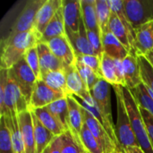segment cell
I'll list each match as a JSON object with an SVG mask.
<instances>
[{"label": "cell", "mask_w": 153, "mask_h": 153, "mask_svg": "<svg viewBox=\"0 0 153 153\" xmlns=\"http://www.w3.org/2000/svg\"><path fill=\"white\" fill-rule=\"evenodd\" d=\"M96 12L99 26L101 35L109 31V21L112 15V10L108 0H96Z\"/></svg>", "instance_id": "836d02e7"}, {"label": "cell", "mask_w": 153, "mask_h": 153, "mask_svg": "<svg viewBox=\"0 0 153 153\" xmlns=\"http://www.w3.org/2000/svg\"><path fill=\"white\" fill-rule=\"evenodd\" d=\"M81 77L82 78L83 82H85V84L87 85L89 91H92L93 88L95 87V85L99 82V81L101 79L100 76L96 74L93 70H91V68L87 67L86 65H82V63L75 61L74 63Z\"/></svg>", "instance_id": "8d00e7d4"}, {"label": "cell", "mask_w": 153, "mask_h": 153, "mask_svg": "<svg viewBox=\"0 0 153 153\" xmlns=\"http://www.w3.org/2000/svg\"><path fill=\"white\" fill-rule=\"evenodd\" d=\"M18 123L24 143L25 153H36L34 127L30 110L18 114Z\"/></svg>", "instance_id": "e0dca14e"}, {"label": "cell", "mask_w": 153, "mask_h": 153, "mask_svg": "<svg viewBox=\"0 0 153 153\" xmlns=\"http://www.w3.org/2000/svg\"><path fill=\"white\" fill-rule=\"evenodd\" d=\"M45 1L46 0H30L25 2L14 17L7 34L2 39L10 35L34 30L36 15Z\"/></svg>", "instance_id": "5b68a950"}, {"label": "cell", "mask_w": 153, "mask_h": 153, "mask_svg": "<svg viewBox=\"0 0 153 153\" xmlns=\"http://www.w3.org/2000/svg\"><path fill=\"white\" fill-rule=\"evenodd\" d=\"M37 50L39 59L40 74L50 71L65 70L64 64L53 54L47 43H39Z\"/></svg>", "instance_id": "ffe728a7"}, {"label": "cell", "mask_w": 153, "mask_h": 153, "mask_svg": "<svg viewBox=\"0 0 153 153\" xmlns=\"http://www.w3.org/2000/svg\"><path fill=\"white\" fill-rule=\"evenodd\" d=\"M124 102L130 118L131 126L139 147L145 153H153V148L151 144L146 126L141 114L140 107L134 99L130 90L127 87H122Z\"/></svg>", "instance_id": "277c9868"}, {"label": "cell", "mask_w": 153, "mask_h": 153, "mask_svg": "<svg viewBox=\"0 0 153 153\" xmlns=\"http://www.w3.org/2000/svg\"><path fill=\"white\" fill-rule=\"evenodd\" d=\"M76 61L82 63L87 67L93 70L96 74H98L100 78V56L97 55H77ZM102 79V78H101Z\"/></svg>", "instance_id": "ab89813d"}, {"label": "cell", "mask_w": 153, "mask_h": 153, "mask_svg": "<svg viewBox=\"0 0 153 153\" xmlns=\"http://www.w3.org/2000/svg\"><path fill=\"white\" fill-rule=\"evenodd\" d=\"M4 119H5L6 126H8V128L11 132L14 153H25L24 143H23V139H22L21 130L19 127L17 116H13L12 117H4Z\"/></svg>", "instance_id": "d6a6232c"}, {"label": "cell", "mask_w": 153, "mask_h": 153, "mask_svg": "<svg viewBox=\"0 0 153 153\" xmlns=\"http://www.w3.org/2000/svg\"><path fill=\"white\" fill-rule=\"evenodd\" d=\"M72 96L78 101V103L85 110H87L89 113H91L100 122V124L108 132V135L113 140V142L117 144V150H118V145H117V136H116V129H115L116 126L114 125V122L111 121L110 119H108L106 117V115L100 109V108L98 107V105L96 104V102L92 99V97L88 100H82V99H80V98H78L76 96H74V95H72Z\"/></svg>", "instance_id": "5bb4252c"}, {"label": "cell", "mask_w": 153, "mask_h": 153, "mask_svg": "<svg viewBox=\"0 0 153 153\" xmlns=\"http://www.w3.org/2000/svg\"><path fill=\"white\" fill-rule=\"evenodd\" d=\"M102 46L103 53L114 59L124 60L128 55H130L129 51L110 31L102 34Z\"/></svg>", "instance_id": "cb8c5ba5"}, {"label": "cell", "mask_w": 153, "mask_h": 153, "mask_svg": "<svg viewBox=\"0 0 153 153\" xmlns=\"http://www.w3.org/2000/svg\"><path fill=\"white\" fill-rule=\"evenodd\" d=\"M115 153H120V152H115Z\"/></svg>", "instance_id": "7dc6e473"}, {"label": "cell", "mask_w": 153, "mask_h": 153, "mask_svg": "<svg viewBox=\"0 0 153 153\" xmlns=\"http://www.w3.org/2000/svg\"><path fill=\"white\" fill-rule=\"evenodd\" d=\"M30 110V104L16 82L8 76V71L0 72V116L12 117Z\"/></svg>", "instance_id": "7a4b0ae2"}, {"label": "cell", "mask_w": 153, "mask_h": 153, "mask_svg": "<svg viewBox=\"0 0 153 153\" xmlns=\"http://www.w3.org/2000/svg\"><path fill=\"white\" fill-rule=\"evenodd\" d=\"M83 119L92 134L99 141L103 148L104 153H115L117 152V146L108 135L105 128L100 124V122L87 110L83 108Z\"/></svg>", "instance_id": "9c48e42d"}, {"label": "cell", "mask_w": 153, "mask_h": 153, "mask_svg": "<svg viewBox=\"0 0 153 153\" xmlns=\"http://www.w3.org/2000/svg\"><path fill=\"white\" fill-rule=\"evenodd\" d=\"M100 75L103 80L112 86L119 85L116 74L115 59L103 53L100 57Z\"/></svg>", "instance_id": "f546056e"}, {"label": "cell", "mask_w": 153, "mask_h": 153, "mask_svg": "<svg viewBox=\"0 0 153 153\" xmlns=\"http://www.w3.org/2000/svg\"><path fill=\"white\" fill-rule=\"evenodd\" d=\"M39 38L37 33L26 31L7 36L1 39V69L8 70L22 59L28 50L37 47Z\"/></svg>", "instance_id": "6da1fadb"}, {"label": "cell", "mask_w": 153, "mask_h": 153, "mask_svg": "<svg viewBox=\"0 0 153 153\" xmlns=\"http://www.w3.org/2000/svg\"><path fill=\"white\" fill-rule=\"evenodd\" d=\"M62 9L65 33L78 32L82 20L81 0H62Z\"/></svg>", "instance_id": "8fae6325"}, {"label": "cell", "mask_w": 153, "mask_h": 153, "mask_svg": "<svg viewBox=\"0 0 153 153\" xmlns=\"http://www.w3.org/2000/svg\"><path fill=\"white\" fill-rule=\"evenodd\" d=\"M7 71L8 76L16 82L22 95L30 104L38 78L27 64L25 57L21 59L16 65Z\"/></svg>", "instance_id": "8992f818"}, {"label": "cell", "mask_w": 153, "mask_h": 153, "mask_svg": "<svg viewBox=\"0 0 153 153\" xmlns=\"http://www.w3.org/2000/svg\"><path fill=\"white\" fill-rule=\"evenodd\" d=\"M108 3L110 6L111 10H112V12L117 15V17L119 18V20L121 21V22L123 23V25L126 29V30L130 36V39H131V44H132L133 49L135 53V50H134L135 31H134V28L132 27L129 20L126 17V12H125V6H124V0H108Z\"/></svg>", "instance_id": "f1b7e54d"}, {"label": "cell", "mask_w": 153, "mask_h": 153, "mask_svg": "<svg viewBox=\"0 0 153 153\" xmlns=\"http://www.w3.org/2000/svg\"><path fill=\"white\" fill-rule=\"evenodd\" d=\"M43 153H62V139L60 136H56L48 147Z\"/></svg>", "instance_id": "ee69618b"}, {"label": "cell", "mask_w": 153, "mask_h": 153, "mask_svg": "<svg viewBox=\"0 0 153 153\" xmlns=\"http://www.w3.org/2000/svg\"><path fill=\"white\" fill-rule=\"evenodd\" d=\"M62 6V0H46L44 4L39 10L34 24V31L39 39L50 21L55 16L57 10Z\"/></svg>", "instance_id": "9a60e30c"}, {"label": "cell", "mask_w": 153, "mask_h": 153, "mask_svg": "<svg viewBox=\"0 0 153 153\" xmlns=\"http://www.w3.org/2000/svg\"><path fill=\"white\" fill-rule=\"evenodd\" d=\"M142 82L153 93V67L144 56H137Z\"/></svg>", "instance_id": "74e56055"}, {"label": "cell", "mask_w": 153, "mask_h": 153, "mask_svg": "<svg viewBox=\"0 0 153 153\" xmlns=\"http://www.w3.org/2000/svg\"><path fill=\"white\" fill-rule=\"evenodd\" d=\"M109 31L122 43V45L129 51L130 55H133L134 56H137V55L134 53L132 44H131V39L130 36L126 30V29L125 28V26L123 25V23L121 22V21L119 20V18L117 17V15L112 12V15L109 21Z\"/></svg>", "instance_id": "83f0119b"}, {"label": "cell", "mask_w": 153, "mask_h": 153, "mask_svg": "<svg viewBox=\"0 0 153 153\" xmlns=\"http://www.w3.org/2000/svg\"><path fill=\"white\" fill-rule=\"evenodd\" d=\"M124 6L134 31L138 27L153 21L152 0H124Z\"/></svg>", "instance_id": "52a82bcc"}, {"label": "cell", "mask_w": 153, "mask_h": 153, "mask_svg": "<svg viewBox=\"0 0 153 153\" xmlns=\"http://www.w3.org/2000/svg\"><path fill=\"white\" fill-rule=\"evenodd\" d=\"M81 6L82 19L86 30H91L101 34L97 18L96 0H81Z\"/></svg>", "instance_id": "d4e9b609"}, {"label": "cell", "mask_w": 153, "mask_h": 153, "mask_svg": "<svg viewBox=\"0 0 153 153\" xmlns=\"http://www.w3.org/2000/svg\"><path fill=\"white\" fill-rule=\"evenodd\" d=\"M67 97V96H66ZM63 98L56 102L48 106L49 111L56 117V118L60 122V124L64 126L65 131H69V109H68V102L67 98Z\"/></svg>", "instance_id": "1f68e13d"}, {"label": "cell", "mask_w": 153, "mask_h": 153, "mask_svg": "<svg viewBox=\"0 0 153 153\" xmlns=\"http://www.w3.org/2000/svg\"><path fill=\"white\" fill-rule=\"evenodd\" d=\"M25 60L30 69L33 71L37 78L39 79L40 76V66H39V54L37 50V47L30 48L28 50L24 56Z\"/></svg>", "instance_id": "60d3db41"}, {"label": "cell", "mask_w": 153, "mask_h": 153, "mask_svg": "<svg viewBox=\"0 0 153 153\" xmlns=\"http://www.w3.org/2000/svg\"><path fill=\"white\" fill-rule=\"evenodd\" d=\"M134 50L137 56H145L153 50V21L135 29Z\"/></svg>", "instance_id": "ac0fdd59"}, {"label": "cell", "mask_w": 153, "mask_h": 153, "mask_svg": "<svg viewBox=\"0 0 153 153\" xmlns=\"http://www.w3.org/2000/svg\"><path fill=\"white\" fill-rule=\"evenodd\" d=\"M122 87L123 86L121 85L113 86L117 100V122L115 129L118 152L130 146H139L133 132L130 118L124 102Z\"/></svg>", "instance_id": "3957f363"}, {"label": "cell", "mask_w": 153, "mask_h": 153, "mask_svg": "<svg viewBox=\"0 0 153 153\" xmlns=\"http://www.w3.org/2000/svg\"><path fill=\"white\" fill-rule=\"evenodd\" d=\"M130 91L140 108L147 110L153 116V98L145 84L142 82L136 88L130 90Z\"/></svg>", "instance_id": "4dcf8cb0"}, {"label": "cell", "mask_w": 153, "mask_h": 153, "mask_svg": "<svg viewBox=\"0 0 153 153\" xmlns=\"http://www.w3.org/2000/svg\"><path fill=\"white\" fill-rule=\"evenodd\" d=\"M75 55H96L87 35V30L82 20L79 31L75 33H65Z\"/></svg>", "instance_id": "d6986e66"}, {"label": "cell", "mask_w": 153, "mask_h": 153, "mask_svg": "<svg viewBox=\"0 0 153 153\" xmlns=\"http://www.w3.org/2000/svg\"><path fill=\"white\" fill-rule=\"evenodd\" d=\"M31 111L35 114V116L41 122V124L47 129H48L55 136H60L65 132H66L64 126L60 124V122L49 111L48 107L32 109Z\"/></svg>", "instance_id": "484cf974"}, {"label": "cell", "mask_w": 153, "mask_h": 153, "mask_svg": "<svg viewBox=\"0 0 153 153\" xmlns=\"http://www.w3.org/2000/svg\"><path fill=\"white\" fill-rule=\"evenodd\" d=\"M81 143L87 153H104L103 148L84 123L80 135Z\"/></svg>", "instance_id": "e575fe53"}, {"label": "cell", "mask_w": 153, "mask_h": 153, "mask_svg": "<svg viewBox=\"0 0 153 153\" xmlns=\"http://www.w3.org/2000/svg\"><path fill=\"white\" fill-rule=\"evenodd\" d=\"M62 153H87L83 147L79 144L70 131L65 132L61 135Z\"/></svg>", "instance_id": "f35d334b"}, {"label": "cell", "mask_w": 153, "mask_h": 153, "mask_svg": "<svg viewBox=\"0 0 153 153\" xmlns=\"http://www.w3.org/2000/svg\"><path fill=\"white\" fill-rule=\"evenodd\" d=\"M64 35H65V25L63 15V9L61 6L46 27L39 43H47L55 38Z\"/></svg>", "instance_id": "603a6c76"}, {"label": "cell", "mask_w": 153, "mask_h": 153, "mask_svg": "<svg viewBox=\"0 0 153 153\" xmlns=\"http://www.w3.org/2000/svg\"><path fill=\"white\" fill-rule=\"evenodd\" d=\"M66 98H67L68 109H69V123H68L69 131L72 133L76 142L82 145L80 135H81L82 126L84 124L83 108L73 96L68 95Z\"/></svg>", "instance_id": "2e32d148"}, {"label": "cell", "mask_w": 153, "mask_h": 153, "mask_svg": "<svg viewBox=\"0 0 153 153\" xmlns=\"http://www.w3.org/2000/svg\"><path fill=\"white\" fill-rule=\"evenodd\" d=\"M65 73L66 77L68 95H74L84 100H90L91 98V91L81 77L75 65L74 64L72 65L66 66L65 68Z\"/></svg>", "instance_id": "30bf717a"}, {"label": "cell", "mask_w": 153, "mask_h": 153, "mask_svg": "<svg viewBox=\"0 0 153 153\" xmlns=\"http://www.w3.org/2000/svg\"><path fill=\"white\" fill-rule=\"evenodd\" d=\"M39 79H41L47 85H48L55 91L61 93L65 96H68L65 70L50 71L41 74Z\"/></svg>", "instance_id": "4316f807"}, {"label": "cell", "mask_w": 153, "mask_h": 153, "mask_svg": "<svg viewBox=\"0 0 153 153\" xmlns=\"http://www.w3.org/2000/svg\"><path fill=\"white\" fill-rule=\"evenodd\" d=\"M47 45L53 54L64 64L65 68L75 63L76 55L66 34L48 41Z\"/></svg>", "instance_id": "7c38bea8"}, {"label": "cell", "mask_w": 153, "mask_h": 153, "mask_svg": "<svg viewBox=\"0 0 153 153\" xmlns=\"http://www.w3.org/2000/svg\"><path fill=\"white\" fill-rule=\"evenodd\" d=\"M87 35H88V39L92 46V48H94L96 55L100 56L103 54V46H102V36L100 33L98 32H94V31H91V30H87Z\"/></svg>", "instance_id": "b9f144b4"}, {"label": "cell", "mask_w": 153, "mask_h": 153, "mask_svg": "<svg viewBox=\"0 0 153 153\" xmlns=\"http://www.w3.org/2000/svg\"><path fill=\"white\" fill-rule=\"evenodd\" d=\"M120 153H145L139 146H130L126 149H123Z\"/></svg>", "instance_id": "f6af8a7d"}, {"label": "cell", "mask_w": 153, "mask_h": 153, "mask_svg": "<svg viewBox=\"0 0 153 153\" xmlns=\"http://www.w3.org/2000/svg\"><path fill=\"white\" fill-rule=\"evenodd\" d=\"M65 97L66 96L52 90L41 79H38L30 98V110L48 107L56 100Z\"/></svg>", "instance_id": "ba28073f"}, {"label": "cell", "mask_w": 153, "mask_h": 153, "mask_svg": "<svg viewBox=\"0 0 153 153\" xmlns=\"http://www.w3.org/2000/svg\"><path fill=\"white\" fill-rule=\"evenodd\" d=\"M113 86L103 79H100L95 85L91 95L95 100L100 109L106 115V117L113 121L112 108H111V88Z\"/></svg>", "instance_id": "4fadbf2b"}, {"label": "cell", "mask_w": 153, "mask_h": 153, "mask_svg": "<svg viewBox=\"0 0 153 153\" xmlns=\"http://www.w3.org/2000/svg\"><path fill=\"white\" fill-rule=\"evenodd\" d=\"M30 112L33 120L36 153H43L56 136L41 124V122L37 118V117L31 110Z\"/></svg>", "instance_id": "7402d4cb"}, {"label": "cell", "mask_w": 153, "mask_h": 153, "mask_svg": "<svg viewBox=\"0 0 153 153\" xmlns=\"http://www.w3.org/2000/svg\"><path fill=\"white\" fill-rule=\"evenodd\" d=\"M124 66V75L126 81V87L129 90L136 88L140 85L142 82L140 65L137 56L133 55H128L123 60Z\"/></svg>", "instance_id": "44dd1931"}, {"label": "cell", "mask_w": 153, "mask_h": 153, "mask_svg": "<svg viewBox=\"0 0 153 153\" xmlns=\"http://www.w3.org/2000/svg\"><path fill=\"white\" fill-rule=\"evenodd\" d=\"M140 110H141V114L143 116L144 124L146 126V129H147V133H148V136H149L151 144L153 148V116L145 109L140 108Z\"/></svg>", "instance_id": "7bdbcfd3"}, {"label": "cell", "mask_w": 153, "mask_h": 153, "mask_svg": "<svg viewBox=\"0 0 153 153\" xmlns=\"http://www.w3.org/2000/svg\"><path fill=\"white\" fill-rule=\"evenodd\" d=\"M0 153H14L11 132L4 116H1L0 119Z\"/></svg>", "instance_id": "d590c367"}, {"label": "cell", "mask_w": 153, "mask_h": 153, "mask_svg": "<svg viewBox=\"0 0 153 153\" xmlns=\"http://www.w3.org/2000/svg\"><path fill=\"white\" fill-rule=\"evenodd\" d=\"M144 56L147 58V60L150 62V64L152 65V67H153V50L152 51H151V52H149L148 54H146Z\"/></svg>", "instance_id": "bcb514c9"}]
</instances>
